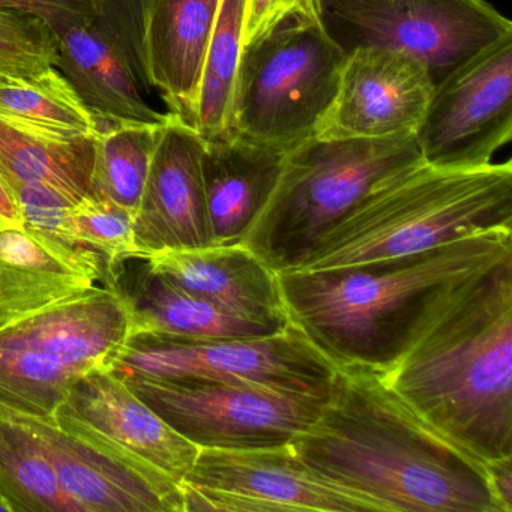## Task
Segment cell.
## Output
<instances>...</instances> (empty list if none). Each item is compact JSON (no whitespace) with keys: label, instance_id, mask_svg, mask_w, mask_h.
<instances>
[{"label":"cell","instance_id":"obj_14","mask_svg":"<svg viewBox=\"0 0 512 512\" xmlns=\"http://www.w3.org/2000/svg\"><path fill=\"white\" fill-rule=\"evenodd\" d=\"M56 67L95 118L164 124L169 113L152 109L142 38L115 0H106L91 22L62 34Z\"/></svg>","mask_w":512,"mask_h":512},{"label":"cell","instance_id":"obj_18","mask_svg":"<svg viewBox=\"0 0 512 512\" xmlns=\"http://www.w3.org/2000/svg\"><path fill=\"white\" fill-rule=\"evenodd\" d=\"M143 260L151 271L236 316L277 328L290 323L277 272L244 244L158 251Z\"/></svg>","mask_w":512,"mask_h":512},{"label":"cell","instance_id":"obj_33","mask_svg":"<svg viewBox=\"0 0 512 512\" xmlns=\"http://www.w3.org/2000/svg\"><path fill=\"white\" fill-rule=\"evenodd\" d=\"M106 0H0V7L22 11L49 26L56 38L97 17Z\"/></svg>","mask_w":512,"mask_h":512},{"label":"cell","instance_id":"obj_22","mask_svg":"<svg viewBox=\"0 0 512 512\" xmlns=\"http://www.w3.org/2000/svg\"><path fill=\"white\" fill-rule=\"evenodd\" d=\"M94 140L0 113V176L46 185L80 202L92 196Z\"/></svg>","mask_w":512,"mask_h":512},{"label":"cell","instance_id":"obj_34","mask_svg":"<svg viewBox=\"0 0 512 512\" xmlns=\"http://www.w3.org/2000/svg\"><path fill=\"white\" fill-rule=\"evenodd\" d=\"M488 482L503 512H512V455L485 463Z\"/></svg>","mask_w":512,"mask_h":512},{"label":"cell","instance_id":"obj_3","mask_svg":"<svg viewBox=\"0 0 512 512\" xmlns=\"http://www.w3.org/2000/svg\"><path fill=\"white\" fill-rule=\"evenodd\" d=\"M380 376L476 460L512 455V254L464 284Z\"/></svg>","mask_w":512,"mask_h":512},{"label":"cell","instance_id":"obj_8","mask_svg":"<svg viewBox=\"0 0 512 512\" xmlns=\"http://www.w3.org/2000/svg\"><path fill=\"white\" fill-rule=\"evenodd\" d=\"M329 37L349 53L380 47L415 56L434 83L493 41L511 20L484 0H319Z\"/></svg>","mask_w":512,"mask_h":512},{"label":"cell","instance_id":"obj_23","mask_svg":"<svg viewBox=\"0 0 512 512\" xmlns=\"http://www.w3.org/2000/svg\"><path fill=\"white\" fill-rule=\"evenodd\" d=\"M94 287V278L47 250L23 224L0 218V328Z\"/></svg>","mask_w":512,"mask_h":512},{"label":"cell","instance_id":"obj_25","mask_svg":"<svg viewBox=\"0 0 512 512\" xmlns=\"http://www.w3.org/2000/svg\"><path fill=\"white\" fill-rule=\"evenodd\" d=\"M244 0H221L203 64L193 127L203 140L232 131L233 104L241 67Z\"/></svg>","mask_w":512,"mask_h":512},{"label":"cell","instance_id":"obj_36","mask_svg":"<svg viewBox=\"0 0 512 512\" xmlns=\"http://www.w3.org/2000/svg\"><path fill=\"white\" fill-rule=\"evenodd\" d=\"M0 218L22 224V214H20L19 206H17L13 194H11L10 188L7 187L2 176H0Z\"/></svg>","mask_w":512,"mask_h":512},{"label":"cell","instance_id":"obj_20","mask_svg":"<svg viewBox=\"0 0 512 512\" xmlns=\"http://www.w3.org/2000/svg\"><path fill=\"white\" fill-rule=\"evenodd\" d=\"M203 142V187L212 245L242 244L277 185L286 152L233 133Z\"/></svg>","mask_w":512,"mask_h":512},{"label":"cell","instance_id":"obj_11","mask_svg":"<svg viewBox=\"0 0 512 512\" xmlns=\"http://www.w3.org/2000/svg\"><path fill=\"white\" fill-rule=\"evenodd\" d=\"M422 160L439 169H476L512 139V34L449 71L415 134Z\"/></svg>","mask_w":512,"mask_h":512},{"label":"cell","instance_id":"obj_37","mask_svg":"<svg viewBox=\"0 0 512 512\" xmlns=\"http://www.w3.org/2000/svg\"><path fill=\"white\" fill-rule=\"evenodd\" d=\"M0 512H11L10 503L7 502L2 491H0Z\"/></svg>","mask_w":512,"mask_h":512},{"label":"cell","instance_id":"obj_24","mask_svg":"<svg viewBox=\"0 0 512 512\" xmlns=\"http://www.w3.org/2000/svg\"><path fill=\"white\" fill-rule=\"evenodd\" d=\"M164 124L97 118L92 196L110 200L136 217Z\"/></svg>","mask_w":512,"mask_h":512},{"label":"cell","instance_id":"obj_27","mask_svg":"<svg viewBox=\"0 0 512 512\" xmlns=\"http://www.w3.org/2000/svg\"><path fill=\"white\" fill-rule=\"evenodd\" d=\"M4 182L19 206L23 227L29 235L68 265L94 278L95 283L118 289V272L74 235L68 217L74 202L46 185L5 179Z\"/></svg>","mask_w":512,"mask_h":512},{"label":"cell","instance_id":"obj_30","mask_svg":"<svg viewBox=\"0 0 512 512\" xmlns=\"http://www.w3.org/2000/svg\"><path fill=\"white\" fill-rule=\"evenodd\" d=\"M74 235L86 247L97 251L118 272L130 260H143L137 244L134 215L103 197L89 196L70 209Z\"/></svg>","mask_w":512,"mask_h":512},{"label":"cell","instance_id":"obj_6","mask_svg":"<svg viewBox=\"0 0 512 512\" xmlns=\"http://www.w3.org/2000/svg\"><path fill=\"white\" fill-rule=\"evenodd\" d=\"M344 59L320 16L281 23L242 50L230 133L281 152L311 139Z\"/></svg>","mask_w":512,"mask_h":512},{"label":"cell","instance_id":"obj_17","mask_svg":"<svg viewBox=\"0 0 512 512\" xmlns=\"http://www.w3.org/2000/svg\"><path fill=\"white\" fill-rule=\"evenodd\" d=\"M133 335L118 289L95 286L0 328V343L56 356L80 373L109 368Z\"/></svg>","mask_w":512,"mask_h":512},{"label":"cell","instance_id":"obj_4","mask_svg":"<svg viewBox=\"0 0 512 512\" xmlns=\"http://www.w3.org/2000/svg\"><path fill=\"white\" fill-rule=\"evenodd\" d=\"M512 232V163L439 169L422 163L368 193L298 271L412 256L469 236Z\"/></svg>","mask_w":512,"mask_h":512},{"label":"cell","instance_id":"obj_35","mask_svg":"<svg viewBox=\"0 0 512 512\" xmlns=\"http://www.w3.org/2000/svg\"><path fill=\"white\" fill-rule=\"evenodd\" d=\"M119 7L127 14L130 22L133 23L140 37H145L146 19H148L149 8L152 0H116Z\"/></svg>","mask_w":512,"mask_h":512},{"label":"cell","instance_id":"obj_1","mask_svg":"<svg viewBox=\"0 0 512 512\" xmlns=\"http://www.w3.org/2000/svg\"><path fill=\"white\" fill-rule=\"evenodd\" d=\"M290 448L385 512H503L485 463L434 430L365 368H335L319 415Z\"/></svg>","mask_w":512,"mask_h":512},{"label":"cell","instance_id":"obj_15","mask_svg":"<svg viewBox=\"0 0 512 512\" xmlns=\"http://www.w3.org/2000/svg\"><path fill=\"white\" fill-rule=\"evenodd\" d=\"M0 409L34 437L83 512H185L178 482L148 475L53 421Z\"/></svg>","mask_w":512,"mask_h":512},{"label":"cell","instance_id":"obj_29","mask_svg":"<svg viewBox=\"0 0 512 512\" xmlns=\"http://www.w3.org/2000/svg\"><path fill=\"white\" fill-rule=\"evenodd\" d=\"M83 376L56 356L0 343V406L5 409L53 421Z\"/></svg>","mask_w":512,"mask_h":512},{"label":"cell","instance_id":"obj_9","mask_svg":"<svg viewBox=\"0 0 512 512\" xmlns=\"http://www.w3.org/2000/svg\"><path fill=\"white\" fill-rule=\"evenodd\" d=\"M116 373L254 383L325 400L335 368L292 322L266 337L182 340L134 335L116 353Z\"/></svg>","mask_w":512,"mask_h":512},{"label":"cell","instance_id":"obj_10","mask_svg":"<svg viewBox=\"0 0 512 512\" xmlns=\"http://www.w3.org/2000/svg\"><path fill=\"white\" fill-rule=\"evenodd\" d=\"M181 488L185 512H385L308 466L290 445L200 449Z\"/></svg>","mask_w":512,"mask_h":512},{"label":"cell","instance_id":"obj_5","mask_svg":"<svg viewBox=\"0 0 512 512\" xmlns=\"http://www.w3.org/2000/svg\"><path fill=\"white\" fill-rule=\"evenodd\" d=\"M424 163L415 137L319 140L284 154L277 185L242 244L277 274L298 271L368 193Z\"/></svg>","mask_w":512,"mask_h":512},{"label":"cell","instance_id":"obj_2","mask_svg":"<svg viewBox=\"0 0 512 512\" xmlns=\"http://www.w3.org/2000/svg\"><path fill=\"white\" fill-rule=\"evenodd\" d=\"M512 254V232L482 233L412 254L278 274L290 322L334 368L383 374L440 308Z\"/></svg>","mask_w":512,"mask_h":512},{"label":"cell","instance_id":"obj_31","mask_svg":"<svg viewBox=\"0 0 512 512\" xmlns=\"http://www.w3.org/2000/svg\"><path fill=\"white\" fill-rule=\"evenodd\" d=\"M58 40L46 23L0 7V74L25 77L56 67Z\"/></svg>","mask_w":512,"mask_h":512},{"label":"cell","instance_id":"obj_28","mask_svg":"<svg viewBox=\"0 0 512 512\" xmlns=\"http://www.w3.org/2000/svg\"><path fill=\"white\" fill-rule=\"evenodd\" d=\"M0 113L61 133L97 136L94 113L55 67L25 77L0 74Z\"/></svg>","mask_w":512,"mask_h":512},{"label":"cell","instance_id":"obj_26","mask_svg":"<svg viewBox=\"0 0 512 512\" xmlns=\"http://www.w3.org/2000/svg\"><path fill=\"white\" fill-rule=\"evenodd\" d=\"M0 491L11 512H83L34 437L0 409Z\"/></svg>","mask_w":512,"mask_h":512},{"label":"cell","instance_id":"obj_19","mask_svg":"<svg viewBox=\"0 0 512 512\" xmlns=\"http://www.w3.org/2000/svg\"><path fill=\"white\" fill-rule=\"evenodd\" d=\"M221 0H152L143 37L149 86L193 127L209 41Z\"/></svg>","mask_w":512,"mask_h":512},{"label":"cell","instance_id":"obj_32","mask_svg":"<svg viewBox=\"0 0 512 512\" xmlns=\"http://www.w3.org/2000/svg\"><path fill=\"white\" fill-rule=\"evenodd\" d=\"M296 16H320L319 0H244L242 50Z\"/></svg>","mask_w":512,"mask_h":512},{"label":"cell","instance_id":"obj_16","mask_svg":"<svg viewBox=\"0 0 512 512\" xmlns=\"http://www.w3.org/2000/svg\"><path fill=\"white\" fill-rule=\"evenodd\" d=\"M203 149L205 142L196 128L169 113L134 218L137 244L145 259L158 251L212 245L203 187Z\"/></svg>","mask_w":512,"mask_h":512},{"label":"cell","instance_id":"obj_12","mask_svg":"<svg viewBox=\"0 0 512 512\" xmlns=\"http://www.w3.org/2000/svg\"><path fill=\"white\" fill-rule=\"evenodd\" d=\"M53 422L148 475L178 484L200 451L137 397L110 367L80 377Z\"/></svg>","mask_w":512,"mask_h":512},{"label":"cell","instance_id":"obj_13","mask_svg":"<svg viewBox=\"0 0 512 512\" xmlns=\"http://www.w3.org/2000/svg\"><path fill=\"white\" fill-rule=\"evenodd\" d=\"M433 77L415 56L380 47L346 53L337 91L314 139L415 137L434 92Z\"/></svg>","mask_w":512,"mask_h":512},{"label":"cell","instance_id":"obj_21","mask_svg":"<svg viewBox=\"0 0 512 512\" xmlns=\"http://www.w3.org/2000/svg\"><path fill=\"white\" fill-rule=\"evenodd\" d=\"M125 263L119 269L118 290L130 308L133 335H158L182 340H227L266 337L277 326L236 316L151 271Z\"/></svg>","mask_w":512,"mask_h":512},{"label":"cell","instance_id":"obj_7","mask_svg":"<svg viewBox=\"0 0 512 512\" xmlns=\"http://www.w3.org/2000/svg\"><path fill=\"white\" fill-rule=\"evenodd\" d=\"M118 374L137 397L200 449L290 445L313 424L325 401L254 383Z\"/></svg>","mask_w":512,"mask_h":512}]
</instances>
